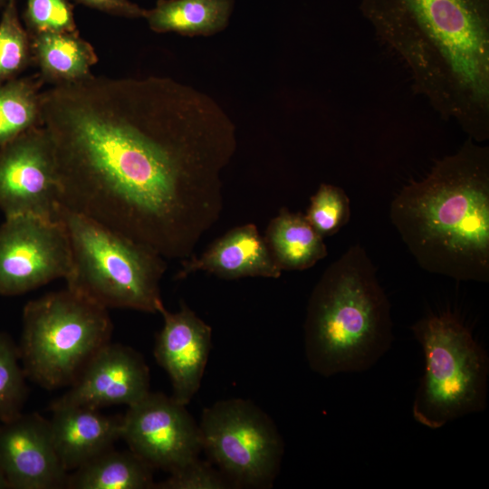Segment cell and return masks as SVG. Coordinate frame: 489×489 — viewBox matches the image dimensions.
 Returning a JSON list of instances; mask_svg holds the SVG:
<instances>
[{"instance_id": "cell-1", "label": "cell", "mask_w": 489, "mask_h": 489, "mask_svg": "<svg viewBox=\"0 0 489 489\" xmlns=\"http://www.w3.org/2000/svg\"><path fill=\"white\" fill-rule=\"evenodd\" d=\"M62 205L187 259L222 209L235 127L209 95L167 77H87L39 96Z\"/></svg>"}, {"instance_id": "cell-2", "label": "cell", "mask_w": 489, "mask_h": 489, "mask_svg": "<svg viewBox=\"0 0 489 489\" xmlns=\"http://www.w3.org/2000/svg\"><path fill=\"white\" fill-rule=\"evenodd\" d=\"M413 89L469 139L489 138L488 0H363Z\"/></svg>"}, {"instance_id": "cell-3", "label": "cell", "mask_w": 489, "mask_h": 489, "mask_svg": "<svg viewBox=\"0 0 489 489\" xmlns=\"http://www.w3.org/2000/svg\"><path fill=\"white\" fill-rule=\"evenodd\" d=\"M389 216L424 270L489 281V149L468 139L419 181L405 186Z\"/></svg>"}, {"instance_id": "cell-4", "label": "cell", "mask_w": 489, "mask_h": 489, "mask_svg": "<svg viewBox=\"0 0 489 489\" xmlns=\"http://www.w3.org/2000/svg\"><path fill=\"white\" fill-rule=\"evenodd\" d=\"M390 303L365 249L351 245L324 271L310 296L304 347L323 377L370 369L393 342Z\"/></svg>"}, {"instance_id": "cell-5", "label": "cell", "mask_w": 489, "mask_h": 489, "mask_svg": "<svg viewBox=\"0 0 489 489\" xmlns=\"http://www.w3.org/2000/svg\"><path fill=\"white\" fill-rule=\"evenodd\" d=\"M71 248L67 287L107 308L158 312L164 258L82 214L61 206Z\"/></svg>"}, {"instance_id": "cell-6", "label": "cell", "mask_w": 489, "mask_h": 489, "mask_svg": "<svg viewBox=\"0 0 489 489\" xmlns=\"http://www.w3.org/2000/svg\"><path fill=\"white\" fill-rule=\"evenodd\" d=\"M112 328L107 308L68 287L28 302L18 349L26 378L46 389L72 385Z\"/></svg>"}, {"instance_id": "cell-7", "label": "cell", "mask_w": 489, "mask_h": 489, "mask_svg": "<svg viewBox=\"0 0 489 489\" xmlns=\"http://www.w3.org/2000/svg\"><path fill=\"white\" fill-rule=\"evenodd\" d=\"M411 330L422 347L425 369L413 402V417L437 429L486 407L489 359L472 331L454 313L417 321Z\"/></svg>"}, {"instance_id": "cell-8", "label": "cell", "mask_w": 489, "mask_h": 489, "mask_svg": "<svg viewBox=\"0 0 489 489\" xmlns=\"http://www.w3.org/2000/svg\"><path fill=\"white\" fill-rule=\"evenodd\" d=\"M202 449L232 485L268 488L279 472L283 441L272 418L250 400H220L203 410Z\"/></svg>"}, {"instance_id": "cell-9", "label": "cell", "mask_w": 489, "mask_h": 489, "mask_svg": "<svg viewBox=\"0 0 489 489\" xmlns=\"http://www.w3.org/2000/svg\"><path fill=\"white\" fill-rule=\"evenodd\" d=\"M71 248L59 219L5 217L0 225V295H19L67 277Z\"/></svg>"}, {"instance_id": "cell-10", "label": "cell", "mask_w": 489, "mask_h": 489, "mask_svg": "<svg viewBox=\"0 0 489 489\" xmlns=\"http://www.w3.org/2000/svg\"><path fill=\"white\" fill-rule=\"evenodd\" d=\"M61 206L53 152L41 126L0 147V210L5 217L57 219Z\"/></svg>"}, {"instance_id": "cell-11", "label": "cell", "mask_w": 489, "mask_h": 489, "mask_svg": "<svg viewBox=\"0 0 489 489\" xmlns=\"http://www.w3.org/2000/svg\"><path fill=\"white\" fill-rule=\"evenodd\" d=\"M121 438L154 469L172 473L198 457L199 425L172 397L149 392L128 407L121 418Z\"/></svg>"}, {"instance_id": "cell-12", "label": "cell", "mask_w": 489, "mask_h": 489, "mask_svg": "<svg viewBox=\"0 0 489 489\" xmlns=\"http://www.w3.org/2000/svg\"><path fill=\"white\" fill-rule=\"evenodd\" d=\"M70 386L50 405L51 409L129 407L149 392V370L141 354L134 349L110 341L91 357Z\"/></svg>"}, {"instance_id": "cell-13", "label": "cell", "mask_w": 489, "mask_h": 489, "mask_svg": "<svg viewBox=\"0 0 489 489\" xmlns=\"http://www.w3.org/2000/svg\"><path fill=\"white\" fill-rule=\"evenodd\" d=\"M0 466L10 488L66 487L68 472L55 451L49 420L37 413L0 422Z\"/></svg>"}, {"instance_id": "cell-14", "label": "cell", "mask_w": 489, "mask_h": 489, "mask_svg": "<svg viewBox=\"0 0 489 489\" xmlns=\"http://www.w3.org/2000/svg\"><path fill=\"white\" fill-rule=\"evenodd\" d=\"M163 327L157 335L154 357L168 373L174 399L187 406L199 389L211 349L212 330L182 304L170 312L161 306Z\"/></svg>"}, {"instance_id": "cell-15", "label": "cell", "mask_w": 489, "mask_h": 489, "mask_svg": "<svg viewBox=\"0 0 489 489\" xmlns=\"http://www.w3.org/2000/svg\"><path fill=\"white\" fill-rule=\"evenodd\" d=\"M178 279L206 271L225 279L242 277L278 278L282 270L273 260L264 238L253 224L228 231L199 257L181 262Z\"/></svg>"}, {"instance_id": "cell-16", "label": "cell", "mask_w": 489, "mask_h": 489, "mask_svg": "<svg viewBox=\"0 0 489 489\" xmlns=\"http://www.w3.org/2000/svg\"><path fill=\"white\" fill-rule=\"evenodd\" d=\"M51 410L53 443L68 473L113 447L121 437L122 417L104 416L99 409L83 407H59Z\"/></svg>"}, {"instance_id": "cell-17", "label": "cell", "mask_w": 489, "mask_h": 489, "mask_svg": "<svg viewBox=\"0 0 489 489\" xmlns=\"http://www.w3.org/2000/svg\"><path fill=\"white\" fill-rule=\"evenodd\" d=\"M234 0H158L145 19L156 33L210 36L228 25Z\"/></svg>"}, {"instance_id": "cell-18", "label": "cell", "mask_w": 489, "mask_h": 489, "mask_svg": "<svg viewBox=\"0 0 489 489\" xmlns=\"http://www.w3.org/2000/svg\"><path fill=\"white\" fill-rule=\"evenodd\" d=\"M264 240L283 270H305L327 255L323 237L304 215L280 210L268 225Z\"/></svg>"}, {"instance_id": "cell-19", "label": "cell", "mask_w": 489, "mask_h": 489, "mask_svg": "<svg viewBox=\"0 0 489 489\" xmlns=\"http://www.w3.org/2000/svg\"><path fill=\"white\" fill-rule=\"evenodd\" d=\"M154 468L131 450L113 447L72 471L66 487L71 489L155 488Z\"/></svg>"}, {"instance_id": "cell-20", "label": "cell", "mask_w": 489, "mask_h": 489, "mask_svg": "<svg viewBox=\"0 0 489 489\" xmlns=\"http://www.w3.org/2000/svg\"><path fill=\"white\" fill-rule=\"evenodd\" d=\"M34 49L45 76L60 83L89 77L97 61L91 46L75 32L36 34Z\"/></svg>"}, {"instance_id": "cell-21", "label": "cell", "mask_w": 489, "mask_h": 489, "mask_svg": "<svg viewBox=\"0 0 489 489\" xmlns=\"http://www.w3.org/2000/svg\"><path fill=\"white\" fill-rule=\"evenodd\" d=\"M39 123V96L31 82L14 80L0 85V147Z\"/></svg>"}, {"instance_id": "cell-22", "label": "cell", "mask_w": 489, "mask_h": 489, "mask_svg": "<svg viewBox=\"0 0 489 489\" xmlns=\"http://www.w3.org/2000/svg\"><path fill=\"white\" fill-rule=\"evenodd\" d=\"M19 350L0 331V422L22 413L28 388Z\"/></svg>"}, {"instance_id": "cell-23", "label": "cell", "mask_w": 489, "mask_h": 489, "mask_svg": "<svg viewBox=\"0 0 489 489\" xmlns=\"http://www.w3.org/2000/svg\"><path fill=\"white\" fill-rule=\"evenodd\" d=\"M304 216L323 238L331 236L349 222L350 199L341 187L323 183L311 197Z\"/></svg>"}, {"instance_id": "cell-24", "label": "cell", "mask_w": 489, "mask_h": 489, "mask_svg": "<svg viewBox=\"0 0 489 489\" xmlns=\"http://www.w3.org/2000/svg\"><path fill=\"white\" fill-rule=\"evenodd\" d=\"M28 56V37L18 17L16 0H6L0 20V85L24 67Z\"/></svg>"}, {"instance_id": "cell-25", "label": "cell", "mask_w": 489, "mask_h": 489, "mask_svg": "<svg viewBox=\"0 0 489 489\" xmlns=\"http://www.w3.org/2000/svg\"><path fill=\"white\" fill-rule=\"evenodd\" d=\"M25 17L35 34L75 32L72 9L67 0H27Z\"/></svg>"}, {"instance_id": "cell-26", "label": "cell", "mask_w": 489, "mask_h": 489, "mask_svg": "<svg viewBox=\"0 0 489 489\" xmlns=\"http://www.w3.org/2000/svg\"><path fill=\"white\" fill-rule=\"evenodd\" d=\"M231 486L220 471L198 457L170 473L165 481L155 484L158 489H225Z\"/></svg>"}, {"instance_id": "cell-27", "label": "cell", "mask_w": 489, "mask_h": 489, "mask_svg": "<svg viewBox=\"0 0 489 489\" xmlns=\"http://www.w3.org/2000/svg\"><path fill=\"white\" fill-rule=\"evenodd\" d=\"M83 5L128 18H144L146 10L129 0H76Z\"/></svg>"}, {"instance_id": "cell-28", "label": "cell", "mask_w": 489, "mask_h": 489, "mask_svg": "<svg viewBox=\"0 0 489 489\" xmlns=\"http://www.w3.org/2000/svg\"><path fill=\"white\" fill-rule=\"evenodd\" d=\"M6 488H10V487L4 475V472L0 466V489H6Z\"/></svg>"}, {"instance_id": "cell-29", "label": "cell", "mask_w": 489, "mask_h": 489, "mask_svg": "<svg viewBox=\"0 0 489 489\" xmlns=\"http://www.w3.org/2000/svg\"><path fill=\"white\" fill-rule=\"evenodd\" d=\"M5 3V0H0V7Z\"/></svg>"}]
</instances>
